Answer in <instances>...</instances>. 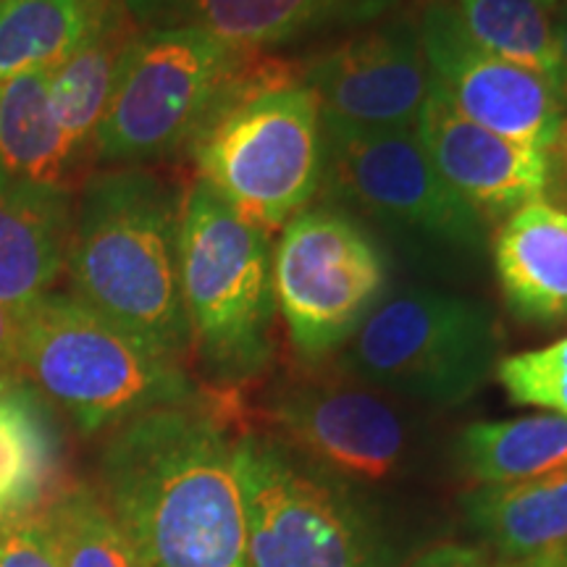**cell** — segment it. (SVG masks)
I'll return each mask as SVG.
<instances>
[{
  "label": "cell",
  "mask_w": 567,
  "mask_h": 567,
  "mask_svg": "<svg viewBox=\"0 0 567 567\" xmlns=\"http://www.w3.org/2000/svg\"><path fill=\"white\" fill-rule=\"evenodd\" d=\"M555 34H557L559 59H563V69H565V76H567V11L565 9H557Z\"/></svg>",
  "instance_id": "f546056e"
},
{
  "label": "cell",
  "mask_w": 567,
  "mask_h": 567,
  "mask_svg": "<svg viewBox=\"0 0 567 567\" xmlns=\"http://www.w3.org/2000/svg\"><path fill=\"white\" fill-rule=\"evenodd\" d=\"M126 45L130 40L122 38L118 27L103 19L59 66L51 69V109L71 161L95 140Z\"/></svg>",
  "instance_id": "7402d4cb"
},
{
  "label": "cell",
  "mask_w": 567,
  "mask_h": 567,
  "mask_svg": "<svg viewBox=\"0 0 567 567\" xmlns=\"http://www.w3.org/2000/svg\"><path fill=\"white\" fill-rule=\"evenodd\" d=\"M563 142H565V158H567V134L563 137Z\"/></svg>",
  "instance_id": "1f68e13d"
},
{
  "label": "cell",
  "mask_w": 567,
  "mask_h": 567,
  "mask_svg": "<svg viewBox=\"0 0 567 567\" xmlns=\"http://www.w3.org/2000/svg\"><path fill=\"white\" fill-rule=\"evenodd\" d=\"M323 124L344 130H415L429 97L431 71L417 27L389 21L352 34L300 71Z\"/></svg>",
  "instance_id": "7c38bea8"
},
{
  "label": "cell",
  "mask_w": 567,
  "mask_h": 567,
  "mask_svg": "<svg viewBox=\"0 0 567 567\" xmlns=\"http://www.w3.org/2000/svg\"><path fill=\"white\" fill-rule=\"evenodd\" d=\"M71 163L51 109V69L6 82L0 87V168L21 182L63 189Z\"/></svg>",
  "instance_id": "ffe728a7"
},
{
  "label": "cell",
  "mask_w": 567,
  "mask_h": 567,
  "mask_svg": "<svg viewBox=\"0 0 567 567\" xmlns=\"http://www.w3.org/2000/svg\"><path fill=\"white\" fill-rule=\"evenodd\" d=\"M268 421L289 452L350 481H384L408 452V423L386 400L334 381H297L274 394Z\"/></svg>",
  "instance_id": "4fadbf2b"
},
{
  "label": "cell",
  "mask_w": 567,
  "mask_h": 567,
  "mask_svg": "<svg viewBox=\"0 0 567 567\" xmlns=\"http://www.w3.org/2000/svg\"><path fill=\"white\" fill-rule=\"evenodd\" d=\"M17 321H13V316L0 305V381L11 379V371L17 368Z\"/></svg>",
  "instance_id": "83f0119b"
},
{
  "label": "cell",
  "mask_w": 567,
  "mask_h": 567,
  "mask_svg": "<svg viewBox=\"0 0 567 567\" xmlns=\"http://www.w3.org/2000/svg\"><path fill=\"white\" fill-rule=\"evenodd\" d=\"M17 329V368L84 434L197 402V389L179 360L142 342L80 297L48 292L19 318Z\"/></svg>",
  "instance_id": "5b68a950"
},
{
  "label": "cell",
  "mask_w": 567,
  "mask_h": 567,
  "mask_svg": "<svg viewBox=\"0 0 567 567\" xmlns=\"http://www.w3.org/2000/svg\"><path fill=\"white\" fill-rule=\"evenodd\" d=\"M179 276L205 368L226 384L264 371L276 318L271 234L247 224L203 179L182 197Z\"/></svg>",
  "instance_id": "8992f818"
},
{
  "label": "cell",
  "mask_w": 567,
  "mask_h": 567,
  "mask_svg": "<svg viewBox=\"0 0 567 567\" xmlns=\"http://www.w3.org/2000/svg\"><path fill=\"white\" fill-rule=\"evenodd\" d=\"M484 567H488V565H484Z\"/></svg>",
  "instance_id": "d6a6232c"
},
{
  "label": "cell",
  "mask_w": 567,
  "mask_h": 567,
  "mask_svg": "<svg viewBox=\"0 0 567 567\" xmlns=\"http://www.w3.org/2000/svg\"><path fill=\"white\" fill-rule=\"evenodd\" d=\"M417 38L431 84L457 113L544 153L563 142L567 90L534 69L484 51L460 24L452 3L434 0L425 6Z\"/></svg>",
  "instance_id": "8fae6325"
},
{
  "label": "cell",
  "mask_w": 567,
  "mask_h": 567,
  "mask_svg": "<svg viewBox=\"0 0 567 567\" xmlns=\"http://www.w3.org/2000/svg\"><path fill=\"white\" fill-rule=\"evenodd\" d=\"M42 520L51 530L61 567H142L95 488L74 486L55 494L42 509Z\"/></svg>",
  "instance_id": "d4e9b609"
},
{
  "label": "cell",
  "mask_w": 567,
  "mask_h": 567,
  "mask_svg": "<svg viewBox=\"0 0 567 567\" xmlns=\"http://www.w3.org/2000/svg\"><path fill=\"white\" fill-rule=\"evenodd\" d=\"M484 565L486 563L476 555V551L446 547L442 551H434V555L425 557V563H421L417 567H484Z\"/></svg>",
  "instance_id": "f1b7e54d"
},
{
  "label": "cell",
  "mask_w": 567,
  "mask_h": 567,
  "mask_svg": "<svg viewBox=\"0 0 567 567\" xmlns=\"http://www.w3.org/2000/svg\"><path fill=\"white\" fill-rule=\"evenodd\" d=\"M565 134H567V132H565Z\"/></svg>",
  "instance_id": "836d02e7"
},
{
  "label": "cell",
  "mask_w": 567,
  "mask_h": 567,
  "mask_svg": "<svg viewBox=\"0 0 567 567\" xmlns=\"http://www.w3.org/2000/svg\"><path fill=\"white\" fill-rule=\"evenodd\" d=\"M415 134L442 179L484 221H499L542 200L549 187V155L484 130L444 101L431 84Z\"/></svg>",
  "instance_id": "5bb4252c"
},
{
  "label": "cell",
  "mask_w": 567,
  "mask_h": 567,
  "mask_svg": "<svg viewBox=\"0 0 567 567\" xmlns=\"http://www.w3.org/2000/svg\"><path fill=\"white\" fill-rule=\"evenodd\" d=\"M389 255L337 205H308L274 247V292L297 354L326 358L350 342L389 292Z\"/></svg>",
  "instance_id": "9c48e42d"
},
{
  "label": "cell",
  "mask_w": 567,
  "mask_h": 567,
  "mask_svg": "<svg viewBox=\"0 0 567 567\" xmlns=\"http://www.w3.org/2000/svg\"><path fill=\"white\" fill-rule=\"evenodd\" d=\"M507 310L528 323L567 321V213L536 200L505 218L492 245Z\"/></svg>",
  "instance_id": "ac0fdd59"
},
{
  "label": "cell",
  "mask_w": 567,
  "mask_h": 567,
  "mask_svg": "<svg viewBox=\"0 0 567 567\" xmlns=\"http://www.w3.org/2000/svg\"><path fill=\"white\" fill-rule=\"evenodd\" d=\"M494 313L476 297L400 287L381 297L347 342L354 379L436 408L471 400L496 368Z\"/></svg>",
  "instance_id": "ba28073f"
},
{
  "label": "cell",
  "mask_w": 567,
  "mask_h": 567,
  "mask_svg": "<svg viewBox=\"0 0 567 567\" xmlns=\"http://www.w3.org/2000/svg\"><path fill=\"white\" fill-rule=\"evenodd\" d=\"M182 197L145 168L84 184L71 216L66 268L74 297L155 350L193 347L179 276Z\"/></svg>",
  "instance_id": "7a4b0ae2"
},
{
  "label": "cell",
  "mask_w": 567,
  "mask_h": 567,
  "mask_svg": "<svg viewBox=\"0 0 567 567\" xmlns=\"http://www.w3.org/2000/svg\"><path fill=\"white\" fill-rule=\"evenodd\" d=\"M452 9L484 51L534 69L567 90L549 0H455Z\"/></svg>",
  "instance_id": "cb8c5ba5"
},
{
  "label": "cell",
  "mask_w": 567,
  "mask_h": 567,
  "mask_svg": "<svg viewBox=\"0 0 567 567\" xmlns=\"http://www.w3.org/2000/svg\"><path fill=\"white\" fill-rule=\"evenodd\" d=\"M465 517L492 551L488 567H567V465L463 496Z\"/></svg>",
  "instance_id": "e0dca14e"
},
{
  "label": "cell",
  "mask_w": 567,
  "mask_h": 567,
  "mask_svg": "<svg viewBox=\"0 0 567 567\" xmlns=\"http://www.w3.org/2000/svg\"><path fill=\"white\" fill-rule=\"evenodd\" d=\"M551 6H555V9H565L567 11V0H549Z\"/></svg>",
  "instance_id": "4dcf8cb0"
},
{
  "label": "cell",
  "mask_w": 567,
  "mask_h": 567,
  "mask_svg": "<svg viewBox=\"0 0 567 567\" xmlns=\"http://www.w3.org/2000/svg\"><path fill=\"white\" fill-rule=\"evenodd\" d=\"M237 439L195 402L118 425L97 494L142 567H247Z\"/></svg>",
  "instance_id": "6da1fadb"
},
{
  "label": "cell",
  "mask_w": 567,
  "mask_h": 567,
  "mask_svg": "<svg viewBox=\"0 0 567 567\" xmlns=\"http://www.w3.org/2000/svg\"><path fill=\"white\" fill-rule=\"evenodd\" d=\"M494 371L515 405L567 415V337L542 350L502 358Z\"/></svg>",
  "instance_id": "484cf974"
},
{
  "label": "cell",
  "mask_w": 567,
  "mask_h": 567,
  "mask_svg": "<svg viewBox=\"0 0 567 567\" xmlns=\"http://www.w3.org/2000/svg\"><path fill=\"white\" fill-rule=\"evenodd\" d=\"M284 61L260 59L187 147L197 179L268 234L313 203L323 184V116L313 90Z\"/></svg>",
  "instance_id": "3957f363"
},
{
  "label": "cell",
  "mask_w": 567,
  "mask_h": 567,
  "mask_svg": "<svg viewBox=\"0 0 567 567\" xmlns=\"http://www.w3.org/2000/svg\"><path fill=\"white\" fill-rule=\"evenodd\" d=\"M460 463L484 486L517 484L567 465V415L547 413L465 425Z\"/></svg>",
  "instance_id": "44dd1931"
},
{
  "label": "cell",
  "mask_w": 567,
  "mask_h": 567,
  "mask_svg": "<svg viewBox=\"0 0 567 567\" xmlns=\"http://www.w3.org/2000/svg\"><path fill=\"white\" fill-rule=\"evenodd\" d=\"M260 59L195 27L145 30L130 40L118 63L92 140L95 153L103 161L137 163L189 147Z\"/></svg>",
  "instance_id": "52a82bcc"
},
{
  "label": "cell",
  "mask_w": 567,
  "mask_h": 567,
  "mask_svg": "<svg viewBox=\"0 0 567 567\" xmlns=\"http://www.w3.org/2000/svg\"><path fill=\"white\" fill-rule=\"evenodd\" d=\"M0 567H61L42 515L0 523Z\"/></svg>",
  "instance_id": "4316f807"
},
{
  "label": "cell",
  "mask_w": 567,
  "mask_h": 567,
  "mask_svg": "<svg viewBox=\"0 0 567 567\" xmlns=\"http://www.w3.org/2000/svg\"><path fill=\"white\" fill-rule=\"evenodd\" d=\"M59 467V439L27 386L0 381V523L38 513Z\"/></svg>",
  "instance_id": "d6986e66"
},
{
  "label": "cell",
  "mask_w": 567,
  "mask_h": 567,
  "mask_svg": "<svg viewBox=\"0 0 567 567\" xmlns=\"http://www.w3.org/2000/svg\"><path fill=\"white\" fill-rule=\"evenodd\" d=\"M323 184L337 208L429 276H467L486 255V221L442 179L415 130L323 124Z\"/></svg>",
  "instance_id": "277c9868"
},
{
  "label": "cell",
  "mask_w": 567,
  "mask_h": 567,
  "mask_svg": "<svg viewBox=\"0 0 567 567\" xmlns=\"http://www.w3.org/2000/svg\"><path fill=\"white\" fill-rule=\"evenodd\" d=\"M400 0H126L147 30L195 27L247 53H264L339 27L371 24Z\"/></svg>",
  "instance_id": "9a60e30c"
},
{
  "label": "cell",
  "mask_w": 567,
  "mask_h": 567,
  "mask_svg": "<svg viewBox=\"0 0 567 567\" xmlns=\"http://www.w3.org/2000/svg\"><path fill=\"white\" fill-rule=\"evenodd\" d=\"M66 189L21 182L0 168V305L19 321L51 292L71 237Z\"/></svg>",
  "instance_id": "2e32d148"
},
{
  "label": "cell",
  "mask_w": 567,
  "mask_h": 567,
  "mask_svg": "<svg viewBox=\"0 0 567 567\" xmlns=\"http://www.w3.org/2000/svg\"><path fill=\"white\" fill-rule=\"evenodd\" d=\"M103 19L95 0H0V87L59 66Z\"/></svg>",
  "instance_id": "603a6c76"
},
{
  "label": "cell",
  "mask_w": 567,
  "mask_h": 567,
  "mask_svg": "<svg viewBox=\"0 0 567 567\" xmlns=\"http://www.w3.org/2000/svg\"><path fill=\"white\" fill-rule=\"evenodd\" d=\"M247 567H386L358 509L271 439H237Z\"/></svg>",
  "instance_id": "30bf717a"
}]
</instances>
